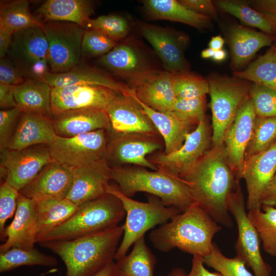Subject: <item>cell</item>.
Wrapping results in <instances>:
<instances>
[{
    "label": "cell",
    "mask_w": 276,
    "mask_h": 276,
    "mask_svg": "<svg viewBox=\"0 0 276 276\" xmlns=\"http://www.w3.org/2000/svg\"><path fill=\"white\" fill-rule=\"evenodd\" d=\"M181 179L188 186L194 203L216 222L232 226L228 204L238 181L223 143L212 146Z\"/></svg>",
    "instance_id": "cell-1"
},
{
    "label": "cell",
    "mask_w": 276,
    "mask_h": 276,
    "mask_svg": "<svg viewBox=\"0 0 276 276\" xmlns=\"http://www.w3.org/2000/svg\"><path fill=\"white\" fill-rule=\"evenodd\" d=\"M221 227L204 210L193 203L169 222L153 230L149 239L153 246L163 251L177 248L204 257L211 254L214 236Z\"/></svg>",
    "instance_id": "cell-2"
},
{
    "label": "cell",
    "mask_w": 276,
    "mask_h": 276,
    "mask_svg": "<svg viewBox=\"0 0 276 276\" xmlns=\"http://www.w3.org/2000/svg\"><path fill=\"white\" fill-rule=\"evenodd\" d=\"M123 234V225H118L73 240L39 244L61 258L65 276H93L114 261Z\"/></svg>",
    "instance_id": "cell-3"
},
{
    "label": "cell",
    "mask_w": 276,
    "mask_h": 276,
    "mask_svg": "<svg viewBox=\"0 0 276 276\" xmlns=\"http://www.w3.org/2000/svg\"><path fill=\"white\" fill-rule=\"evenodd\" d=\"M111 179L119 190L131 197L137 192H146L159 198L166 205L181 212L193 203L190 189L182 179L159 171H148L143 168H111Z\"/></svg>",
    "instance_id": "cell-4"
},
{
    "label": "cell",
    "mask_w": 276,
    "mask_h": 276,
    "mask_svg": "<svg viewBox=\"0 0 276 276\" xmlns=\"http://www.w3.org/2000/svg\"><path fill=\"white\" fill-rule=\"evenodd\" d=\"M125 216L120 200L107 193L79 206L70 218L36 243L71 240L102 232L118 225Z\"/></svg>",
    "instance_id": "cell-5"
},
{
    "label": "cell",
    "mask_w": 276,
    "mask_h": 276,
    "mask_svg": "<svg viewBox=\"0 0 276 276\" xmlns=\"http://www.w3.org/2000/svg\"><path fill=\"white\" fill-rule=\"evenodd\" d=\"M107 193L117 197L126 213L122 241L116 252L114 260L123 258L130 247L148 230L158 224H164L181 212L165 205L158 197L153 196L148 202H140L123 194L118 187L109 186Z\"/></svg>",
    "instance_id": "cell-6"
},
{
    "label": "cell",
    "mask_w": 276,
    "mask_h": 276,
    "mask_svg": "<svg viewBox=\"0 0 276 276\" xmlns=\"http://www.w3.org/2000/svg\"><path fill=\"white\" fill-rule=\"evenodd\" d=\"M212 111V145L223 143L226 131L242 105L249 98L251 84L245 80L217 77L208 80Z\"/></svg>",
    "instance_id": "cell-7"
},
{
    "label": "cell",
    "mask_w": 276,
    "mask_h": 276,
    "mask_svg": "<svg viewBox=\"0 0 276 276\" xmlns=\"http://www.w3.org/2000/svg\"><path fill=\"white\" fill-rule=\"evenodd\" d=\"M7 56L26 79H42L51 72L48 43L42 27H29L14 33Z\"/></svg>",
    "instance_id": "cell-8"
},
{
    "label": "cell",
    "mask_w": 276,
    "mask_h": 276,
    "mask_svg": "<svg viewBox=\"0 0 276 276\" xmlns=\"http://www.w3.org/2000/svg\"><path fill=\"white\" fill-rule=\"evenodd\" d=\"M42 29L48 43L51 72L65 73L78 66L85 29L71 22L48 21L43 23Z\"/></svg>",
    "instance_id": "cell-9"
},
{
    "label": "cell",
    "mask_w": 276,
    "mask_h": 276,
    "mask_svg": "<svg viewBox=\"0 0 276 276\" xmlns=\"http://www.w3.org/2000/svg\"><path fill=\"white\" fill-rule=\"evenodd\" d=\"M228 210L238 227L236 256L251 268L255 276H271V266L264 261L261 255L260 238L246 212L244 198L239 181L231 193Z\"/></svg>",
    "instance_id": "cell-10"
},
{
    "label": "cell",
    "mask_w": 276,
    "mask_h": 276,
    "mask_svg": "<svg viewBox=\"0 0 276 276\" xmlns=\"http://www.w3.org/2000/svg\"><path fill=\"white\" fill-rule=\"evenodd\" d=\"M108 143L105 129L72 137L57 135L49 145L53 161L72 169L106 157Z\"/></svg>",
    "instance_id": "cell-11"
},
{
    "label": "cell",
    "mask_w": 276,
    "mask_h": 276,
    "mask_svg": "<svg viewBox=\"0 0 276 276\" xmlns=\"http://www.w3.org/2000/svg\"><path fill=\"white\" fill-rule=\"evenodd\" d=\"M211 143L210 127L205 118L187 136L178 150L168 154L158 153L148 159L157 171L181 179L210 149Z\"/></svg>",
    "instance_id": "cell-12"
},
{
    "label": "cell",
    "mask_w": 276,
    "mask_h": 276,
    "mask_svg": "<svg viewBox=\"0 0 276 276\" xmlns=\"http://www.w3.org/2000/svg\"><path fill=\"white\" fill-rule=\"evenodd\" d=\"M1 178L19 191L53 162L49 145H39L17 150L1 151Z\"/></svg>",
    "instance_id": "cell-13"
},
{
    "label": "cell",
    "mask_w": 276,
    "mask_h": 276,
    "mask_svg": "<svg viewBox=\"0 0 276 276\" xmlns=\"http://www.w3.org/2000/svg\"><path fill=\"white\" fill-rule=\"evenodd\" d=\"M156 136L142 133H116L108 144L106 158L118 165L132 164L157 171L147 158L149 154L162 148Z\"/></svg>",
    "instance_id": "cell-14"
},
{
    "label": "cell",
    "mask_w": 276,
    "mask_h": 276,
    "mask_svg": "<svg viewBox=\"0 0 276 276\" xmlns=\"http://www.w3.org/2000/svg\"><path fill=\"white\" fill-rule=\"evenodd\" d=\"M257 115L253 102L248 98L240 107L226 131L223 144L229 164L237 181L245 163V154L253 133Z\"/></svg>",
    "instance_id": "cell-15"
},
{
    "label": "cell",
    "mask_w": 276,
    "mask_h": 276,
    "mask_svg": "<svg viewBox=\"0 0 276 276\" xmlns=\"http://www.w3.org/2000/svg\"><path fill=\"white\" fill-rule=\"evenodd\" d=\"M129 92L117 93L107 105L106 111L111 130L118 133L158 134L141 105Z\"/></svg>",
    "instance_id": "cell-16"
},
{
    "label": "cell",
    "mask_w": 276,
    "mask_h": 276,
    "mask_svg": "<svg viewBox=\"0 0 276 276\" xmlns=\"http://www.w3.org/2000/svg\"><path fill=\"white\" fill-rule=\"evenodd\" d=\"M118 93L108 87L94 85H76L52 88L51 112L81 108L106 110L110 100Z\"/></svg>",
    "instance_id": "cell-17"
},
{
    "label": "cell",
    "mask_w": 276,
    "mask_h": 276,
    "mask_svg": "<svg viewBox=\"0 0 276 276\" xmlns=\"http://www.w3.org/2000/svg\"><path fill=\"white\" fill-rule=\"evenodd\" d=\"M111 169L106 157L71 169L73 182L66 198L79 206L107 194Z\"/></svg>",
    "instance_id": "cell-18"
},
{
    "label": "cell",
    "mask_w": 276,
    "mask_h": 276,
    "mask_svg": "<svg viewBox=\"0 0 276 276\" xmlns=\"http://www.w3.org/2000/svg\"><path fill=\"white\" fill-rule=\"evenodd\" d=\"M129 81V87L142 102L160 112L172 111L176 100L172 73L154 70Z\"/></svg>",
    "instance_id": "cell-19"
},
{
    "label": "cell",
    "mask_w": 276,
    "mask_h": 276,
    "mask_svg": "<svg viewBox=\"0 0 276 276\" xmlns=\"http://www.w3.org/2000/svg\"><path fill=\"white\" fill-rule=\"evenodd\" d=\"M140 28L142 35L162 60L165 71L171 73L189 71V64L184 56L187 38L152 25L144 24Z\"/></svg>",
    "instance_id": "cell-20"
},
{
    "label": "cell",
    "mask_w": 276,
    "mask_h": 276,
    "mask_svg": "<svg viewBox=\"0 0 276 276\" xmlns=\"http://www.w3.org/2000/svg\"><path fill=\"white\" fill-rule=\"evenodd\" d=\"M275 173L276 143L267 150L245 161L240 178L246 182L248 210H261L262 196Z\"/></svg>",
    "instance_id": "cell-21"
},
{
    "label": "cell",
    "mask_w": 276,
    "mask_h": 276,
    "mask_svg": "<svg viewBox=\"0 0 276 276\" xmlns=\"http://www.w3.org/2000/svg\"><path fill=\"white\" fill-rule=\"evenodd\" d=\"M73 182L71 169L53 161L19 193L34 201L48 199H64L68 196Z\"/></svg>",
    "instance_id": "cell-22"
},
{
    "label": "cell",
    "mask_w": 276,
    "mask_h": 276,
    "mask_svg": "<svg viewBox=\"0 0 276 276\" xmlns=\"http://www.w3.org/2000/svg\"><path fill=\"white\" fill-rule=\"evenodd\" d=\"M37 228L34 201L19 193L14 217L6 228V239L0 246V253L12 248H34Z\"/></svg>",
    "instance_id": "cell-23"
},
{
    "label": "cell",
    "mask_w": 276,
    "mask_h": 276,
    "mask_svg": "<svg viewBox=\"0 0 276 276\" xmlns=\"http://www.w3.org/2000/svg\"><path fill=\"white\" fill-rule=\"evenodd\" d=\"M57 136L51 116L22 112L8 148L19 150L39 145L49 146Z\"/></svg>",
    "instance_id": "cell-24"
},
{
    "label": "cell",
    "mask_w": 276,
    "mask_h": 276,
    "mask_svg": "<svg viewBox=\"0 0 276 276\" xmlns=\"http://www.w3.org/2000/svg\"><path fill=\"white\" fill-rule=\"evenodd\" d=\"M57 135L72 137L100 129L110 130L106 110L94 108L69 110L52 115Z\"/></svg>",
    "instance_id": "cell-25"
},
{
    "label": "cell",
    "mask_w": 276,
    "mask_h": 276,
    "mask_svg": "<svg viewBox=\"0 0 276 276\" xmlns=\"http://www.w3.org/2000/svg\"><path fill=\"white\" fill-rule=\"evenodd\" d=\"M232 68L240 71L262 48L271 46L276 36L240 25L231 27L227 32Z\"/></svg>",
    "instance_id": "cell-26"
},
{
    "label": "cell",
    "mask_w": 276,
    "mask_h": 276,
    "mask_svg": "<svg viewBox=\"0 0 276 276\" xmlns=\"http://www.w3.org/2000/svg\"><path fill=\"white\" fill-rule=\"evenodd\" d=\"M100 65L129 80L155 70L144 53L133 43L124 42L100 57Z\"/></svg>",
    "instance_id": "cell-27"
},
{
    "label": "cell",
    "mask_w": 276,
    "mask_h": 276,
    "mask_svg": "<svg viewBox=\"0 0 276 276\" xmlns=\"http://www.w3.org/2000/svg\"><path fill=\"white\" fill-rule=\"evenodd\" d=\"M129 93L141 105L163 137L165 145L163 152L168 154L180 148L187 136L196 126L173 111L160 112L151 108L138 99L131 88Z\"/></svg>",
    "instance_id": "cell-28"
},
{
    "label": "cell",
    "mask_w": 276,
    "mask_h": 276,
    "mask_svg": "<svg viewBox=\"0 0 276 276\" xmlns=\"http://www.w3.org/2000/svg\"><path fill=\"white\" fill-rule=\"evenodd\" d=\"M42 80L52 88L76 85L101 86L122 93H128L129 86L122 84L112 77L95 68L79 65L73 69L62 73L49 72Z\"/></svg>",
    "instance_id": "cell-29"
},
{
    "label": "cell",
    "mask_w": 276,
    "mask_h": 276,
    "mask_svg": "<svg viewBox=\"0 0 276 276\" xmlns=\"http://www.w3.org/2000/svg\"><path fill=\"white\" fill-rule=\"evenodd\" d=\"M94 7L88 0H47L36 10L43 23L63 21L74 23L86 28Z\"/></svg>",
    "instance_id": "cell-30"
},
{
    "label": "cell",
    "mask_w": 276,
    "mask_h": 276,
    "mask_svg": "<svg viewBox=\"0 0 276 276\" xmlns=\"http://www.w3.org/2000/svg\"><path fill=\"white\" fill-rule=\"evenodd\" d=\"M146 13L155 19H166L185 24L198 29L212 26V18L197 13L176 0L143 1Z\"/></svg>",
    "instance_id": "cell-31"
},
{
    "label": "cell",
    "mask_w": 276,
    "mask_h": 276,
    "mask_svg": "<svg viewBox=\"0 0 276 276\" xmlns=\"http://www.w3.org/2000/svg\"><path fill=\"white\" fill-rule=\"evenodd\" d=\"M17 107L22 112H32L52 116V87L42 79L27 78L14 86Z\"/></svg>",
    "instance_id": "cell-32"
},
{
    "label": "cell",
    "mask_w": 276,
    "mask_h": 276,
    "mask_svg": "<svg viewBox=\"0 0 276 276\" xmlns=\"http://www.w3.org/2000/svg\"><path fill=\"white\" fill-rule=\"evenodd\" d=\"M34 202L38 223L36 242L38 239L66 221L79 207L67 198Z\"/></svg>",
    "instance_id": "cell-33"
},
{
    "label": "cell",
    "mask_w": 276,
    "mask_h": 276,
    "mask_svg": "<svg viewBox=\"0 0 276 276\" xmlns=\"http://www.w3.org/2000/svg\"><path fill=\"white\" fill-rule=\"evenodd\" d=\"M156 262L143 236L134 243L129 255L116 263V273L119 276H154Z\"/></svg>",
    "instance_id": "cell-34"
},
{
    "label": "cell",
    "mask_w": 276,
    "mask_h": 276,
    "mask_svg": "<svg viewBox=\"0 0 276 276\" xmlns=\"http://www.w3.org/2000/svg\"><path fill=\"white\" fill-rule=\"evenodd\" d=\"M233 75L276 91V47H270L245 70L234 72Z\"/></svg>",
    "instance_id": "cell-35"
},
{
    "label": "cell",
    "mask_w": 276,
    "mask_h": 276,
    "mask_svg": "<svg viewBox=\"0 0 276 276\" xmlns=\"http://www.w3.org/2000/svg\"><path fill=\"white\" fill-rule=\"evenodd\" d=\"M214 3L222 11L235 16L245 25L276 36V22L266 14L241 2L219 0Z\"/></svg>",
    "instance_id": "cell-36"
},
{
    "label": "cell",
    "mask_w": 276,
    "mask_h": 276,
    "mask_svg": "<svg viewBox=\"0 0 276 276\" xmlns=\"http://www.w3.org/2000/svg\"><path fill=\"white\" fill-rule=\"evenodd\" d=\"M43 23L33 16L27 0H15L1 2L0 27L13 33L32 27H42Z\"/></svg>",
    "instance_id": "cell-37"
},
{
    "label": "cell",
    "mask_w": 276,
    "mask_h": 276,
    "mask_svg": "<svg viewBox=\"0 0 276 276\" xmlns=\"http://www.w3.org/2000/svg\"><path fill=\"white\" fill-rule=\"evenodd\" d=\"M58 264L53 256L46 255L35 247L32 249L12 248L0 254V272L11 271L24 266L53 267Z\"/></svg>",
    "instance_id": "cell-38"
},
{
    "label": "cell",
    "mask_w": 276,
    "mask_h": 276,
    "mask_svg": "<svg viewBox=\"0 0 276 276\" xmlns=\"http://www.w3.org/2000/svg\"><path fill=\"white\" fill-rule=\"evenodd\" d=\"M261 210H249L248 216L262 242L264 250L276 257V208L262 205Z\"/></svg>",
    "instance_id": "cell-39"
},
{
    "label": "cell",
    "mask_w": 276,
    "mask_h": 276,
    "mask_svg": "<svg viewBox=\"0 0 276 276\" xmlns=\"http://www.w3.org/2000/svg\"><path fill=\"white\" fill-rule=\"evenodd\" d=\"M276 143V117L257 116L253 133L245 154V161L269 149Z\"/></svg>",
    "instance_id": "cell-40"
},
{
    "label": "cell",
    "mask_w": 276,
    "mask_h": 276,
    "mask_svg": "<svg viewBox=\"0 0 276 276\" xmlns=\"http://www.w3.org/2000/svg\"><path fill=\"white\" fill-rule=\"evenodd\" d=\"M176 99H189L205 96L209 93L208 80L189 71L172 73Z\"/></svg>",
    "instance_id": "cell-41"
},
{
    "label": "cell",
    "mask_w": 276,
    "mask_h": 276,
    "mask_svg": "<svg viewBox=\"0 0 276 276\" xmlns=\"http://www.w3.org/2000/svg\"><path fill=\"white\" fill-rule=\"evenodd\" d=\"M202 258L204 264L222 276H255L247 270L243 260L237 256L233 258L225 257L214 243L211 254Z\"/></svg>",
    "instance_id": "cell-42"
},
{
    "label": "cell",
    "mask_w": 276,
    "mask_h": 276,
    "mask_svg": "<svg viewBox=\"0 0 276 276\" xmlns=\"http://www.w3.org/2000/svg\"><path fill=\"white\" fill-rule=\"evenodd\" d=\"M85 29L99 31L117 42L127 35L129 26L125 18L117 15L108 14L90 18Z\"/></svg>",
    "instance_id": "cell-43"
},
{
    "label": "cell",
    "mask_w": 276,
    "mask_h": 276,
    "mask_svg": "<svg viewBox=\"0 0 276 276\" xmlns=\"http://www.w3.org/2000/svg\"><path fill=\"white\" fill-rule=\"evenodd\" d=\"M117 44L116 41L102 32L85 29L81 43V54L86 57H101L109 52Z\"/></svg>",
    "instance_id": "cell-44"
},
{
    "label": "cell",
    "mask_w": 276,
    "mask_h": 276,
    "mask_svg": "<svg viewBox=\"0 0 276 276\" xmlns=\"http://www.w3.org/2000/svg\"><path fill=\"white\" fill-rule=\"evenodd\" d=\"M249 97L257 116L276 117V91L266 86L252 84Z\"/></svg>",
    "instance_id": "cell-45"
},
{
    "label": "cell",
    "mask_w": 276,
    "mask_h": 276,
    "mask_svg": "<svg viewBox=\"0 0 276 276\" xmlns=\"http://www.w3.org/2000/svg\"><path fill=\"white\" fill-rule=\"evenodd\" d=\"M205 96L199 98L176 99L172 111L189 121L197 125L205 119Z\"/></svg>",
    "instance_id": "cell-46"
},
{
    "label": "cell",
    "mask_w": 276,
    "mask_h": 276,
    "mask_svg": "<svg viewBox=\"0 0 276 276\" xmlns=\"http://www.w3.org/2000/svg\"><path fill=\"white\" fill-rule=\"evenodd\" d=\"M19 192L6 182L0 187V236L1 240H6L5 226L7 220L15 213Z\"/></svg>",
    "instance_id": "cell-47"
},
{
    "label": "cell",
    "mask_w": 276,
    "mask_h": 276,
    "mask_svg": "<svg viewBox=\"0 0 276 276\" xmlns=\"http://www.w3.org/2000/svg\"><path fill=\"white\" fill-rule=\"evenodd\" d=\"M22 112L21 110L17 106L10 109L1 110V151L8 148L9 143L15 130L14 127L16 126Z\"/></svg>",
    "instance_id": "cell-48"
},
{
    "label": "cell",
    "mask_w": 276,
    "mask_h": 276,
    "mask_svg": "<svg viewBox=\"0 0 276 276\" xmlns=\"http://www.w3.org/2000/svg\"><path fill=\"white\" fill-rule=\"evenodd\" d=\"M26 78L7 57L0 60V83L16 86Z\"/></svg>",
    "instance_id": "cell-49"
},
{
    "label": "cell",
    "mask_w": 276,
    "mask_h": 276,
    "mask_svg": "<svg viewBox=\"0 0 276 276\" xmlns=\"http://www.w3.org/2000/svg\"><path fill=\"white\" fill-rule=\"evenodd\" d=\"M179 1L197 13L209 16L212 18L217 17L216 6L211 0H180Z\"/></svg>",
    "instance_id": "cell-50"
},
{
    "label": "cell",
    "mask_w": 276,
    "mask_h": 276,
    "mask_svg": "<svg viewBox=\"0 0 276 276\" xmlns=\"http://www.w3.org/2000/svg\"><path fill=\"white\" fill-rule=\"evenodd\" d=\"M14 86L0 83V107L2 109H7L17 107L14 91Z\"/></svg>",
    "instance_id": "cell-51"
},
{
    "label": "cell",
    "mask_w": 276,
    "mask_h": 276,
    "mask_svg": "<svg viewBox=\"0 0 276 276\" xmlns=\"http://www.w3.org/2000/svg\"><path fill=\"white\" fill-rule=\"evenodd\" d=\"M192 267L187 276H222L219 272H211L204 267L201 256H193Z\"/></svg>",
    "instance_id": "cell-52"
},
{
    "label": "cell",
    "mask_w": 276,
    "mask_h": 276,
    "mask_svg": "<svg viewBox=\"0 0 276 276\" xmlns=\"http://www.w3.org/2000/svg\"><path fill=\"white\" fill-rule=\"evenodd\" d=\"M250 4L252 8L270 16L276 22V0H256Z\"/></svg>",
    "instance_id": "cell-53"
},
{
    "label": "cell",
    "mask_w": 276,
    "mask_h": 276,
    "mask_svg": "<svg viewBox=\"0 0 276 276\" xmlns=\"http://www.w3.org/2000/svg\"><path fill=\"white\" fill-rule=\"evenodd\" d=\"M262 205H276V173L266 188L261 199Z\"/></svg>",
    "instance_id": "cell-54"
},
{
    "label": "cell",
    "mask_w": 276,
    "mask_h": 276,
    "mask_svg": "<svg viewBox=\"0 0 276 276\" xmlns=\"http://www.w3.org/2000/svg\"><path fill=\"white\" fill-rule=\"evenodd\" d=\"M13 33L11 31L0 27V58L7 56L10 47Z\"/></svg>",
    "instance_id": "cell-55"
},
{
    "label": "cell",
    "mask_w": 276,
    "mask_h": 276,
    "mask_svg": "<svg viewBox=\"0 0 276 276\" xmlns=\"http://www.w3.org/2000/svg\"><path fill=\"white\" fill-rule=\"evenodd\" d=\"M224 40L220 35L213 37L209 42V48L214 51L222 49Z\"/></svg>",
    "instance_id": "cell-56"
},
{
    "label": "cell",
    "mask_w": 276,
    "mask_h": 276,
    "mask_svg": "<svg viewBox=\"0 0 276 276\" xmlns=\"http://www.w3.org/2000/svg\"><path fill=\"white\" fill-rule=\"evenodd\" d=\"M116 272V265L114 261L93 276H113Z\"/></svg>",
    "instance_id": "cell-57"
},
{
    "label": "cell",
    "mask_w": 276,
    "mask_h": 276,
    "mask_svg": "<svg viewBox=\"0 0 276 276\" xmlns=\"http://www.w3.org/2000/svg\"><path fill=\"white\" fill-rule=\"evenodd\" d=\"M227 57L226 52L223 50L215 51L212 59L216 62H221Z\"/></svg>",
    "instance_id": "cell-58"
},
{
    "label": "cell",
    "mask_w": 276,
    "mask_h": 276,
    "mask_svg": "<svg viewBox=\"0 0 276 276\" xmlns=\"http://www.w3.org/2000/svg\"><path fill=\"white\" fill-rule=\"evenodd\" d=\"M167 276H187V274L182 268H176L172 269Z\"/></svg>",
    "instance_id": "cell-59"
},
{
    "label": "cell",
    "mask_w": 276,
    "mask_h": 276,
    "mask_svg": "<svg viewBox=\"0 0 276 276\" xmlns=\"http://www.w3.org/2000/svg\"><path fill=\"white\" fill-rule=\"evenodd\" d=\"M215 51L208 48L203 50L201 53V56L202 58H212Z\"/></svg>",
    "instance_id": "cell-60"
},
{
    "label": "cell",
    "mask_w": 276,
    "mask_h": 276,
    "mask_svg": "<svg viewBox=\"0 0 276 276\" xmlns=\"http://www.w3.org/2000/svg\"><path fill=\"white\" fill-rule=\"evenodd\" d=\"M57 270V269H51V270L48 271V272H46L45 273H41L39 275H37V276H43L44 275V274H47V273H52V272H54L55 271H56Z\"/></svg>",
    "instance_id": "cell-61"
},
{
    "label": "cell",
    "mask_w": 276,
    "mask_h": 276,
    "mask_svg": "<svg viewBox=\"0 0 276 276\" xmlns=\"http://www.w3.org/2000/svg\"><path fill=\"white\" fill-rule=\"evenodd\" d=\"M113 276H119L117 274L116 272V273L114 274V275H113Z\"/></svg>",
    "instance_id": "cell-62"
},
{
    "label": "cell",
    "mask_w": 276,
    "mask_h": 276,
    "mask_svg": "<svg viewBox=\"0 0 276 276\" xmlns=\"http://www.w3.org/2000/svg\"><path fill=\"white\" fill-rule=\"evenodd\" d=\"M274 207H275V208H276V205H275V206H274Z\"/></svg>",
    "instance_id": "cell-63"
}]
</instances>
